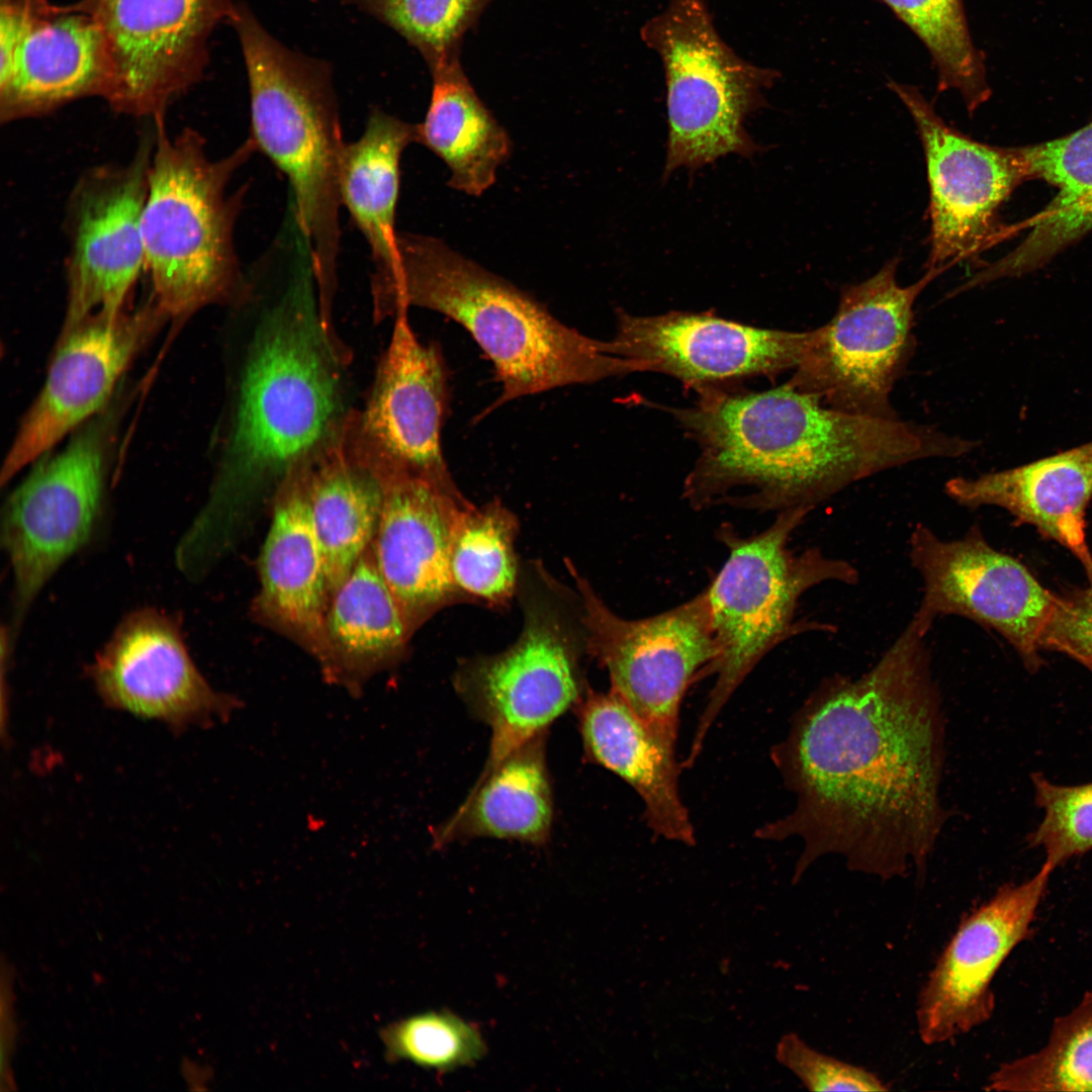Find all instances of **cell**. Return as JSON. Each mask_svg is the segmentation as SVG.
Here are the masks:
<instances>
[{
    "mask_svg": "<svg viewBox=\"0 0 1092 1092\" xmlns=\"http://www.w3.org/2000/svg\"><path fill=\"white\" fill-rule=\"evenodd\" d=\"M230 19L250 85L251 134L288 180L292 213L323 297H333L340 253L339 162L345 142L329 71L273 38L245 8Z\"/></svg>",
    "mask_w": 1092,
    "mask_h": 1092,
    "instance_id": "6",
    "label": "cell"
},
{
    "mask_svg": "<svg viewBox=\"0 0 1092 1092\" xmlns=\"http://www.w3.org/2000/svg\"><path fill=\"white\" fill-rule=\"evenodd\" d=\"M484 0H355L435 61L447 55Z\"/></svg>",
    "mask_w": 1092,
    "mask_h": 1092,
    "instance_id": "38",
    "label": "cell"
},
{
    "mask_svg": "<svg viewBox=\"0 0 1092 1092\" xmlns=\"http://www.w3.org/2000/svg\"><path fill=\"white\" fill-rule=\"evenodd\" d=\"M926 636L910 620L867 672L824 679L772 747L797 803L754 835L802 839L794 883L828 854L884 881L911 868L924 875L947 818L944 718Z\"/></svg>",
    "mask_w": 1092,
    "mask_h": 1092,
    "instance_id": "1",
    "label": "cell"
},
{
    "mask_svg": "<svg viewBox=\"0 0 1092 1092\" xmlns=\"http://www.w3.org/2000/svg\"><path fill=\"white\" fill-rule=\"evenodd\" d=\"M384 497L372 550L413 633L444 607L463 601L450 572L457 519L470 502L455 483L380 467Z\"/></svg>",
    "mask_w": 1092,
    "mask_h": 1092,
    "instance_id": "23",
    "label": "cell"
},
{
    "mask_svg": "<svg viewBox=\"0 0 1092 1092\" xmlns=\"http://www.w3.org/2000/svg\"><path fill=\"white\" fill-rule=\"evenodd\" d=\"M585 758L625 781L641 798L655 837L696 842L678 788L675 742L640 718L613 690L587 689L575 706Z\"/></svg>",
    "mask_w": 1092,
    "mask_h": 1092,
    "instance_id": "24",
    "label": "cell"
},
{
    "mask_svg": "<svg viewBox=\"0 0 1092 1092\" xmlns=\"http://www.w3.org/2000/svg\"><path fill=\"white\" fill-rule=\"evenodd\" d=\"M322 311L311 261L298 252L255 328L237 384L220 470L200 517L220 525L240 490L285 476L325 445L351 413L348 357Z\"/></svg>",
    "mask_w": 1092,
    "mask_h": 1092,
    "instance_id": "3",
    "label": "cell"
},
{
    "mask_svg": "<svg viewBox=\"0 0 1092 1092\" xmlns=\"http://www.w3.org/2000/svg\"><path fill=\"white\" fill-rule=\"evenodd\" d=\"M888 87L912 116L924 150L929 185L927 269L973 258L993 236L995 213L1026 176L1018 149L991 147L946 124L914 86Z\"/></svg>",
    "mask_w": 1092,
    "mask_h": 1092,
    "instance_id": "17",
    "label": "cell"
},
{
    "mask_svg": "<svg viewBox=\"0 0 1092 1092\" xmlns=\"http://www.w3.org/2000/svg\"><path fill=\"white\" fill-rule=\"evenodd\" d=\"M325 634L324 662L332 646L326 673L354 691L361 678L402 652L412 632L377 567L372 545L332 593Z\"/></svg>",
    "mask_w": 1092,
    "mask_h": 1092,
    "instance_id": "30",
    "label": "cell"
},
{
    "mask_svg": "<svg viewBox=\"0 0 1092 1092\" xmlns=\"http://www.w3.org/2000/svg\"><path fill=\"white\" fill-rule=\"evenodd\" d=\"M640 34L665 74L664 179L680 167L699 170L729 154L749 158L760 150L744 121L765 104L763 92L778 73L737 56L718 34L705 0H669Z\"/></svg>",
    "mask_w": 1092,
    "mask_h": 1092,
    "instance_id": "9",
    "label": "cell"
},
{
    "mask_svg": "<svg viewBox=\"0 0 1092 1092\" xmlns=\"http://www.w3.org/2000/svg\"><path fill=\"white\" fill-rule=\"evenodd\" d=\"M165 317L151 299L132 312L93 317L61 335L44 384L3 462L2 486L104 406Z\"/></svg>",
    "mask_w": 1092,
    "mask_h": 1092,
    "instance_id": "21",
    "label": "cell"
},
{
    "mask_svg": "<svg viewBox=\"0 0 1092 1092\" xmlns=\"http://www.w3.org/2000/svg\"><path fill=\"white\" fill-rule=\"evenodd\" d=\"M86 673L106 706L175 732L224 722L242 705L203 677L178 617L154 607L124 616Z\"/></svg>",
    "mask_w": 1092,
    "mask_h": 1092,
    "instance_id": "16",
    "label": "cell"
},
{
    "mask_svg": "<svg viewBox=\"0 0 1092 1092\" xmlns=\"http://www.w3.org/2000/svg\"><path fill=\"white\" fill-rule=\"evenodd\" d=\"M944 487L963 507L1006 510L1070 550L1084 568L1092 565L1085 522L1092 498V441L1014 468L954 477Z\"/></svg>",
    "mask_w": 1092,
    "mask_h": 1092,
    "instance_id": "26",
    "label": "cell"
},
{
    "mask_svg": "<svg viewBox=\"0 0 1092 1092\" xmlns=\"http://www.w3.org/2000/svg\"><path fill=\"white\" fill-rule=\"evenodd\" d=\"M777 1061L790 1070L810 1091H887L873 1072L811 1048L796 1033L781 1037Z\"/></svg>",
    "mask_w": 1092,
    "mask_h": 1092,
    "instance_id": "39",
    "label": "cell"
},
{
    "mask_svg": "<svg viewBox=\"0 0 1092 1092\" xmlns=\"http://www.w3.org/2000/svg\"><path fill=\"white\" fill-rule=\"evenodd\" d=\"M1018 150L1026 176L1044 179L1058 193L1036 217L1029 237L996 262L1004 278L1043 264L1092 226V122L1062 139Z\"/></svg>",
    "mask_w": 1092,
    "mask_h": 1092,
    "instance_id": "32",
    "label": "cell"
},
{
    "mask_svg": "<svg viewBox=\"0 0 1092 1092\" xmlns=\"http://www.w3.org/2000/svg\"><path fill=\"white\" fill-rule=\"evenodd\" d=\"M155 145V129L124 165L87 170L70 195L66 226L67 309L62 335L93 317L113 320L145 271L141 216Z\"/></svg>",
    "mask_w": 1092,
    "mask_h": 1092,
    "instance_id": "14",
    "label": "cell"
},
{
    "mask_svg": "<svg viewBox=\"0 0 1092 1092\" xmlns=\"http://www.w3.org/2000/svg\"><path fill=\"white\" fill-rule=\"evenodd\" d=\"M1054 871L1043 861L1032 877L1002 886L964 916L918 995L916 1022L925 1044L952 1040L991 1017L992 981L1027 936Z\"/></svg>",
    "mask_w": 1092,
    "mask_h": 1092,
    "instance_id": "19",
    "label": "cell"
},
{
    "mask_svg": "<svg viewBox=\"0 0 1092 1092\" xmlns=\"http://www.w3.org/2000/svg\"><path fill=\"white\" fill-rule=\"evenodd\" d=\"M517 517L498 500L469 504L460 513L452 539L450 572L463 600L507 607L518 590L515 550Z\"/></svg>",
    "mask_w": 1092,
    "mask_h": 1092,
    "instance_id": "33",
    "label": "cell"
},
{
    "mask_svg": "<svg viewBox=\"0 0 1092 1092\" xmlns=\"http://www.w3.org/2000/svg\"><path fill=\"white\" fill-rule=\"evenodd\" d=\"M352 418L293 468L305 489L330 597L372 545L384 497L379 466L360 443Z\"/></svg>",
    "mask_w": 1092,
    "mask_h": 1092,
    "instance_id": "25",
    "label": "cell"
},
{
    "mask_svg": "<svg viewBox=\"0 0 1092 1092\" xmlns=\"http://www.w3.org/2000/svg\"><path fill=\"white\" fill-rule=\"evenodd\" d=\"M107 426L93 423L38 462L2 511L1 543L12 574L11 641L55 573L92 540L107 479Z\"/></svg>",
    "mask_w": 1092,
    "mask_h": 1092,
    "instance_id": "11",
    "label": "cell"
},
{
    "mask_svg": "<svg viewBox=\"0 0 1092 1092\" xmlns=\"http://www.w3.org/2000/svg\"><path fill=\"white\" fill-rule=\"evenodd\" d=\"M899 261L894 258L867 280L842 286L836 312L813 330L790 386L842 413L899 419L891 393L915 349L913 306L944 271L929 268L918 281L901 286Z\"/></svg>",
    "mask_w": 1092,
    "mask_h": 1092,
    "instance_id": "10",
    "label": "cell"
},
{
    "mask_svg": "<svg viewBox=\"0 0 1092 1092\" xmlns=\"http://www.w3.org/2000/svg\"><path fill=\"white\" fill-rule=\"evenodd\" d=\"M580 602L585 649L617 693L650 727L676 741L685 695L717 656L706 589L660 614H615L567 562Z\"/></svg>",
    "mask_w": 1092,
    "mask_h": 1092,
    "instance_id": "12",
    "label": "cell"
},
{
    "mask_svg": "<svg viewBox=\"0 0 1092 1092\" xmlns=\"http://www.w3.org/2000/svg\"><path fill=\"white\" fill-rule=\"evenodd\" d=\"M985 1089L1092 1091V992L1055 1020L1040 1050L1003 1064Z\"/></svg>",
    "mask_w": 1092,
    "mask_h": 1092,
    "instance_id": "35",
    "label": "cell"
},
{
    "mask_svg": "<svg viewBox=\"0 0 1092 1092\" xmlns=\"http://www.w3.org/2000/svg\"><path fill=\"white\" fill-rule=\"evenodd\" d=\"M416 133V124L375 110L362 135L341 152V202L369 247L372 274L387 271L394 259L400 159Z\"/></svg>",
    "mask_w": 1092,
    "mask_h": 1092,
    "instance_id": "31",
    "label": "cell"
},
{
    "mask_svg": "<svg viewBox=\"0 0 1092 1092\" xmlns=\"http://www.w3.org/2000/svg\"><path fill=\"white\" fill-rule=\"evenodd\" d=\"M1034 804L1042 818L1026 838L1041 849L1054 870L1092 849V782L1066 786L1042 774L1030 777Z\"/></svg>",
    "mask_w": 1092,
    "mask_h": 1092,
    "instance_id": "37",
    "label": "cell"
},
{
    "mask_svg": "<svg viewBox=\"0 0 1092 1092\" xmlns=\"http://www.w3.org/2000/svg\"><path fill=\"white\" fill-rule=\"evenodd\" d=\"M362 413L358 436L383 465L454 483L441 449L449 404L448 370L437 344H422L398 311Z\"/></svg>",
    "mask_w": 1092,
    "mask_h": 1092,
    "instance_id": "22",
    "label": "cell"
},
{
    "mask_svg": "<svg viewBox=\"0 0 1092 1092\" xmlns=\"http://www.w3.org/2000/svg\"><path fill=\"white\" fill-rule=\"evenodd\" d=\"M260 602L267 615L315 645L322 657V645L327 652L330 589L305 489L295 469L281 481L260 557Z\"/></svg>",
    "mask_w": 1092,
    "mask_h": 1092,
    "instance_id": "27",
    "label": "cell"
},
{
    "mask_svg": "<svg viewBox=\"0 0 1092 1092\" xmlns=\"http://www.w3.org/2000/svg\"><path fill=\"white\" fill-rule=\"evenodd\" d=\"M1088 583L1057 596L1040 638V648L1063 652L1092 671V565L1085 568Z\"/></svg>",
    "mask_w": 1092,
    "mask_h": 1092,
    "instance_id": "40",
    "label": "cell"
},
{
    "mask_svg": "<svg viewBox=\"0 0 1092 1092\" xmlns=\"http://www.w3.org/2000/svg\"><path fill=\"white\" fill-rule=\"evenodd\" d=\"M388 1062L407 1061L439 1072L475 1065L487 1048L478 1027L447 1010L427 1011L380 1030Z\"/></svg>",
    "mask_w": 1092,
    "mask_h": 1092,
    "instance_id": "36",
    "label": "cell"
},
{
    "mask_svg": "<svg viewBox=\"0 0 1092 1092\" xmlns=\"http://www.w3.org/2000/svg\"><path fill=\"white\" fill-rule=\"evenodd\" d=\"M908 546L922 582L912 620L925 634L936 618L960 616L998 632L1028 668L1039 666L1040 638L1056 595L1021 562L993 548L977 526L960 538L942 539L919 523Z\"/></svg>",
    "mask_w": 1092,
    "mask_h": 1092,
    "instance_id": "13",
    "label": "cell"
},
{
    "mask_svg": "<svg viewBox=\"0 0 1092 1092\" xmlns=\"http://www.w3.org/2000/svg\"><path fill=\"white\" fill-rule=\"evenodd\" d=\"M256 151L249 136L228 156L211 159L198 131L169 135L164 117L155 119L141 231L151 299L166 316L185 317L250 295L235 248L246 191L229 187Z\"/></svg>",
    "mask_w": 1092,
    "mask_h": 1092,
    "instance_id": "5",
    "label": "cell"
},
{
    "mask_svg": "<svg viewBox=\"0 0 1092 1092\" xmlns=\"http://www.w3.org/2000/svg\"><path fill=\"white\" fill-rule=\"evenodd\" d=\"M928 50L940 91L954 90L973 113L990 97L984 58L975 47L963 0H883Z\"/></svg>",
    "mask_w": 1092,
    "mask_h": 1092,
    "instance_id": "34",
    "label": "cell"
},
{
    "mask_svg": "<svg viewBox=\"0 0 1092 1092\" xmlns=\"http://www.w3.org/2000/svg\"><path fill=\"white\" fill-rule=\"evenodd\" d=\"M0 119L40 116L82 97L104 98L105 42L80 5L1 0Z\"/></svg>",
    "mask_w": 1092,
    "mask_h": 1092,
    "instance_id": "18",
    "label": "cell"
},
{
    "mask_svg": "<svg viewBox=\"0 0 1092 1092\" xmlns=\"http://www.w3.org/2000/svg\"><path fill=\"white\" fill-rule=\"evenodd\" d=\"M617 317L606 353L636 361L640 371L671 375L697 390L795 369L813 337V331L760 329L706 312L637 316L620 311Z\"/></svg>",
    "mask_w": 1092,
    "mask_h": 1092,
    "instance_id": "20",
    "label": "cell"
},
{
    "mask_svg": "<svg viewBox=\"0 0 1092 1092\" xmlns=\"http://www.w3.org/2000/svg\"><path fill=\"white\" fill-rule=\"evenodd\" d=\"M374 316L415 305L461 325L491 361L502 393L485 411L522 396L638 371L558 321L541 302L440 239L397 232L391 267L371 280Z\"/></svg>",
    "mask_w": 1092,
    "mask_h": 1092,
    "instance_id": "4",
    "label": "cell"
},
{
    "mask_svg": "<svg viewBox=\"0 0 1092 1092\" xmlns=\"http://www.w3.org/2000/svg\"><path fill=\"white\" fill-rule=\"evenodd\" d=\"M545 740L543 732L483 769L462 805L432 831L434 846L476 837L545 843L553 821Z\"/></svg>",
    "mask_w": 1092,
    "mask_h": 1092,
    "instance_id": "28",
    "label": "cell"
},
{
    "mask_svg": "<svg viewBox=\"0 0 1092 1092\" xmlns=\"http://www.w3.org/2000/svg\"><path fill=\"white\" fill-rule=\"evenodd\" d=\"M234 0H86L102 32L108 83L104 99L121 113L164 117L200 77L213 27Z\"/></svg>",
    "mask_w": 1092,
    "mask_h": 1092,
    "instance_id": "15",
    "label": "cell"
},
{
    "mask_svg": "<svg viewBox=\"0 0 1092 1092\" xmlns=\"http://www.w3.org/2000/svg\"><path fill=\"white\" fill-rule=\"evenodd\" d=\"M810 512L782 511L767 528L747 537L730 524L716 532L728 556L705 588L717 648L709 670L715 682L687 766L695 762L725 704L771 649L804 631L834 632L831 625L795 620L799 601L810 588L827 581L855 584L859 577L854 565L844 559L827 556L818 548L795 552L789 547L792 534Z\"/></svg>",
    "mask_w": 1092,
    "mask_h": 1092,
    "instance_id": "7",
    "label": "cell"
},
{
    "mask_svg": "<svg viewBox=\"0 0 1092 1092\" xmlns=\"http://www.w3.org/2000/svg\"><path fill=\"white\" fill-rule=\"evenodd\" d=\"M697 391L693 406L673 410L700 447L684 484L696 510L812 511L860 479L948 450L937 429L842 413L788 383Z\"/></svg>",
    "mask_w": 1092,
    "mask_h": 1092,
    "instance_id": "2",
    "label": "cell"
},
{
    "mask_svg": "<svg viewBox=\"0 0 1092 1092\" xmlns=\"http://www.w3.org/2000/svg\"><path fill=\"white\" fill-rule=\"evenodd\" d=\"M522 583L524 625L514 644L459 664L454 686L469 710L491 731L484 769L533 737L581 701L587 691L581 669L585 651L579 608L538 569Z\"/></svg>",
    "mask_w": 1092,
    "mask_h": 1092,
    "instance_id": "8",
    "label": "cell"
},
{
    "mask_svg": "<svg viewBox=\"0 0 1092 1092\" xmlns=\"http://www.w3.org/2000/svg\"><path fill=\"white\" fill-rule=\"evenodd\" d=\"M416 132V143L447 166L449 187L469 196H480L495 183L513 149L507 130L448 55L433 61L431 101Z\"/></svg>",
    "mask_w": 1092,
    "mask_h": 1092,
    "instance_id": "29",
    "label": "cell"
}]
</instances>
